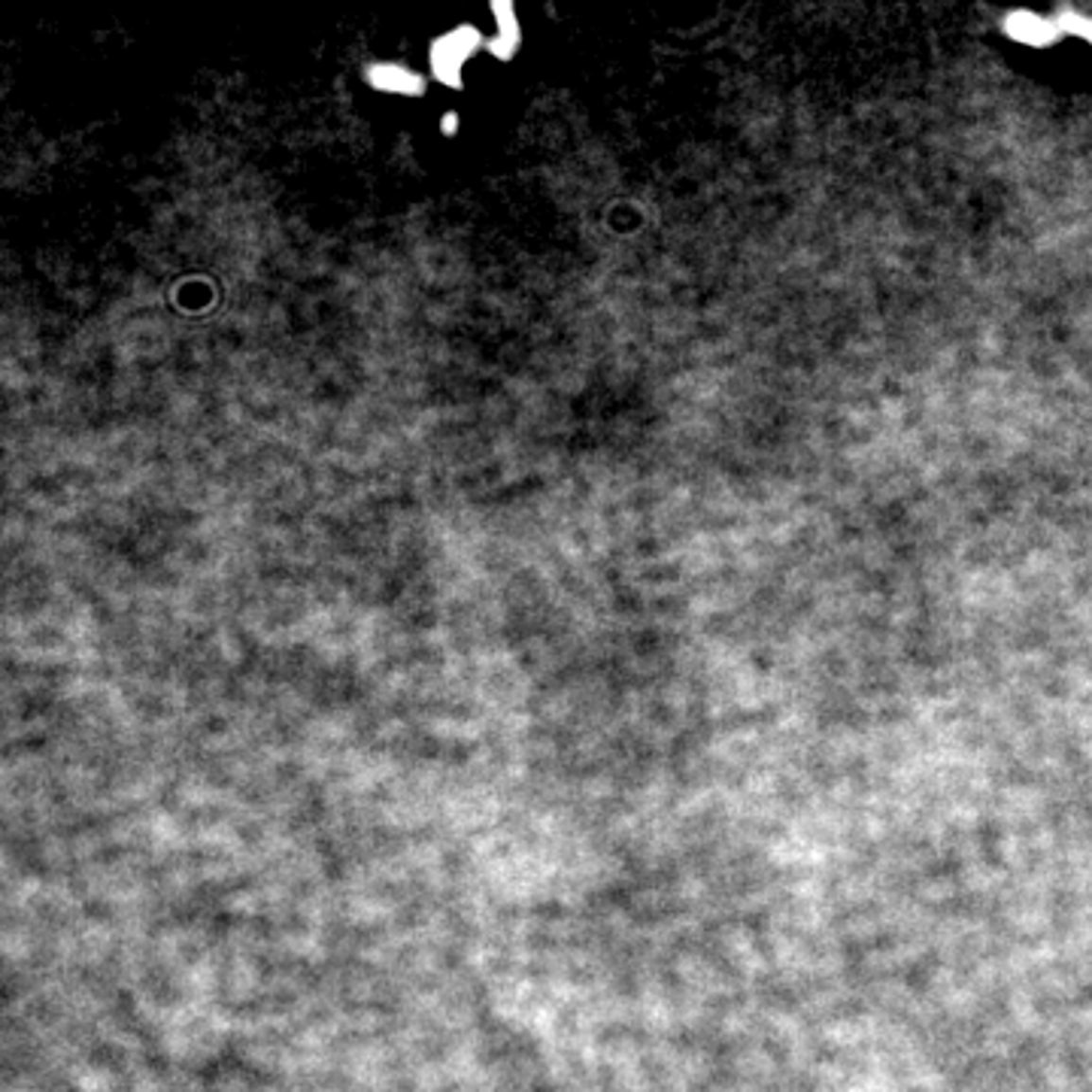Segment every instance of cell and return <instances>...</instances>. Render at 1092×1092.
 Here are the masks:
<instances>
[{
    "label": "cell",
    "mask_w": 1092,
    "mask_h": 1092,
    "mask_svg": "<svg viewBox=\"0 0 1092 1092\" xmlns=\"http://www.w3.org/2000/svg\"><path fill=\"white\" fill-rule=\"evenodd\" d=\"M1004 31L1019 43H1029V46H1044V43L1056 40L1059 25L1035 16V12H1011L1008 22H1004Z\"/></svg>",
    "instance_id": "cell-1"
},
{
    "label": "cell",
    "mask_w": 1092,
    "mask_h": 1092,
    "mask_svg": "<svg viewBox=\"0 0 1092 1092\" xmlns=\"http://www.w3.org/2000/svg\"><path fill=\"white\" fill-rule=\"evenodd\" d=\"M1062 31H1071V34H1081L1086 40H1092V22L1089 19H1081L1077 12H1062V19L1056 22Z\"/></svg>",
    "instance_id": "cell-2"
}]
</instances>
